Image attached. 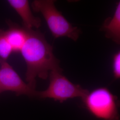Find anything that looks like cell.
<instances>
[{"label": "cell", "mask_w": 120, "mask_h": 120, "mask_svg": "<svg viewBox=\"0 0 120 120\" xmlns=\"http://www.w3.org/2000/svg\"><path fill=\"white\" fill-rule=\"evenodd\" d=\"M5 37L12 48L13 52H20L27 38V30L13 23L4 31Z\"/></svg>", "instance_id": "52a82bcc"}, {"label": "cell", "mask_w": 120, "mask_h": 120, "mask_svg": "<svg viewBox=\"0 0 120 120\" xmlns=\"http://www.w3.org/2000/svg\"><path fill=\"white\" fill-rule=\"evenodd\" d=\"M62 70L52 71L49 73V84L46 90L38 91L37 98H51L60 103L69 99L84 98L89 91L80 85L74 84L62 75Z\"/></svg>", "instance_id": "277c9868"}, {"label": "cell", "mask_w": 120, "mask_h": 120, "mask_svg": "<svg viewBox=\"0 0 120 120\" xmlns=\"http://www.w3.org/2000/svg\"><path fill=\"white\" fill-rule=\"evenodd\" d=\"M27 30V38L21 51L27 66L26 81L36 88V78L45 80L53 70H62L52 48L38 31Z\"/></svg>", "instance_id": "6da1fadb"}, {"label": "cell", "mask_w": 120, "mask_h": 120, "mask_svg": "<svg viewBox=\"0 0 120 120\" xmlns=\"http://www.w3.org/2000/svg\"><path fill=\"white\" fill-rule=\"evenodd\" d=\"M0 94L5 91H11L17 96L25 95L36 97L38 91L26 83L6 60H0Z\"/></svg>", "instance_id": "5b68a950"}, {"label": "cell", "mask_w": 120, "mask_h": 120, "mask_svg": "<svg viewBox=\"0 0 120 120\" xmlns=\"http://www.w3.org/2000/svg\"><path fill=\"white\" fill-rule=\"evenodd\" d=\"M53 0H35L32 3L35 12L41 13L55 38L66 37L76 41L80 31L73 26L56 8Z\"/></svg>", "instance_id": "7a4b0ae2"}, {"label": "cell", "mask_w": 120, "mask_h": 120, "mask_svg": "<svg viewBox=\"0 0 120 120\" xmlns=\"http://www.w3.org/2000/svg\"><path fill=\"white\" fill-rule=\"evenodd\" d=\"M13 52L12 48L5 37L4 30H0V60L6 61Z\"/></svg>", "instance_id": "9c48e42d"}, {"label": "cell", "mask_w": 120, "mask_h": 120, "mask_svg": "<svg viewBox=\"0 0 120 120\" xmlns=\"http://www.w3.org/2000/svg\"><path fill=\"white\" fill-rule=\"evenodd\" d=\"M82 101L87 110L97 118L120 120L118 98L107 88L100 87L89 92Z\"/></svg>", "instance_id": "3957f363"}, {"label": "cell", "mask_w": 120, "mask_h": 120, "mask_svg": "<svg viewBox=\"0 0 120 120\" xmlns=\"http://www.w3.org/2000/svg\"><path fill=\"white\" fill-rule=\"evenodd\" d=\"M112 71L115 79L120 77V52L118 51L114 54L112 61Z\"/></svg>", "instance_id": "30bf717a"}, {"label": "cell", "mask_w": 120, "mask_h": 120, "mask_svg": "<svg viewBox=\"0 0 120 120\" xmlns=\"http://www.w3.org/2000/svg\"><path fill=\"white\" fill-rule=\"evenodd\" d=\"M9 5L21 17L24 27L27 29L38 28L41 24V20L33 15L27 0H9Z\"/></svg>", "instance_id": "8992f818"}, {"label": "cell", "mask_w": 120, "mask_h": 120, "mask_svg": "<svg viewBox=\"0 0 120 120\" xmlns=\"http://www.w3.org/2000/svg\"><path fill=\"white\" fill-rule=\"evenodd\" d=\"M105 36L115 43H120V2H117L113 16L106 19L101 27Z\"/></svg>", "instance_id": "ba28073f"}]
</instances>
